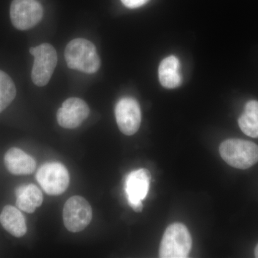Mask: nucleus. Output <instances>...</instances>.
<instances>
[{
	"instance_id": "12",
	"label": "nucleus",
	"mask_w": 258,
	"mask_h": 258,
	"mask_svg": "<svg viewBox=\"0 0 258 258\" xmlns=\"http://www.w3.org/2000/svg\"><path fill=\"white\" fill-rule=\"evenodd\" d=\"M15 195L17 207L27 213H34L43 202L42 191L32 184L20 186L15 191Z\"/></svg>"
},
{
	"instance_id": "6",
	"label": "nucleus",
	"mask_w": 258,
	"mask_h": 258,
	"mask_svg": "<svg viewBox=\"0 0 258 258\" xmlns=\"http://www.w3.org/2000/svg\"><path fill=\"white\" fill-rule=\"evenodd\" d=\"M62 217L68 230L79 232L91 223L93 217L92 208L83 197H72L64 204Z\"/></svg>"
},
{
	"instance_id": "7",
	"label": "nucleus",
	"mask_w": 258,
	"mask_h": 258,
	"mask_svg": "<svg viewBox=\"0 0 258 258\" xmlns=\"http://www.w3.org/2000/svg\"><path fill=\"white\" fill-rule=\"evenodd\" d=\"M43 8L37 0H13L10 6V18L15 28L26 30L41 21Z\"/></svg>"
},
{
	"instance_id": "8",
	"label": "nucleus",
	"mask_w": 258,
	"mask_h": 258,
	"mask_svg": "<svg viewBox=\"0 0 258 258\" xmlns=\"http://www.w3.org/2000/svg\"><path fill=\"white\" fill-rule=\"evenodd\" d=\"M115 119L119 130L126 136L138 132L142 122V113L138 101L132 97L120 98L115 108Z\"/></svg>"
},
{
	"instance_id": "13",
	"label": "nucleus",
	"mask_w": 258,
	"mask_h": 258,
	"mask_svg": "<svg viewBox=\"0 0 258 258\" xmlns=\"http://www.w3.org/2000/svg\"><path fill=\"white\" fill-rule=\"evenodd\" d=\"M0 223L12 235L22 237L26 234V222L20 209L6 205L0 214Z\"/></svg>"
},
{
	"instance_id": "18",
	"label": "nucleus",
	"mask_w": 258,
	"mask_h": 258,
	"mask_svg": "<svg viewBox=\"0 0 258 258\" xmlns=\"http://www.w3.org/2000/svg\"><path fill=\"white\" fill-rule=\"evenodd\" d=\"M254 255H255L256 257L258 258V244L256 246L255 249H254Z\"/></svg>"
},
{
	"instance_id": "9",
	"label": "nucleus",
	"mask_w": 258,
	"mask_h": 258,
	"mask_svg": "<svg viewBox=\"0 0 258 258\" xmlns=\"http://www.w3.org/2000/svg\"><path fill=\"white\" fill-rule=\"evenodd\" d=\"M152 176L147 169H140L131 172L125 181V190L129 205L136 212L143 210L142 200L147 197Z\"/></svg>"
},
{
	"instance_id": "3",
	"label": "nucleus",
	"mask_w": 258,
	"mask_h": 258,
	"mask_svg": "<svg viewBox=\"0 0 258 258\" xmlns=\"http://www.w3.org/2000/svg\"><path fill=\"white\" fill-rule=\"evenodd\" d=\"M192 245V240L186 226L174 223L166 228L159 249L161 258L188 257Z\"/></svg>"
},
{
	"instance_id": "17",
	"label": "nucleus",
	"mask_w": 258,
	"mask_h": 258,
	"mask_svg": "<svg viewBox=\"0 0 258 258\" xmlns=\"http://www.w3.org/2000/svg\"><path fill=\"white\" fill-rule=\"evenodd\" d=\"M123 5L130 9H136L147 4L149 0H120Z\"/></svg>"
},
{
	"instance_id": "15",
	"label": "nucleus",
	"mask_w": 258,
	"mask_h": 258,
	"mask_svg": "<svg viewBox=\"0 0 258 258\" xmlns=\"http://www.w3.org/2000/svg\"><path fill=\"white\" fill-rule=\"evenodd\" d=\"M239 126L246 135L258 138V101L246 103L243 113L238 119Z\"/></svg>"
},
{
	"instance_id": "4",
	"label": "nucleus",
	"mask_w": 258,
	"mask_h": 258,
	"mask_svg": "<svg viewBox=\"0 0 258 258\" xmlns=\"http://www.w3.org/2000/svg\"><path fill=\"white\" fill-rule=\"evenodd\" d=\"M30 53L34 57L31 77L32 82L39 87L46 86L49 83L57 62V52L49 43L30 49Z\"/></svg>"
},
{
	"instance_id": "2",
	"label": "nucleus",
	"mask_w": 258,
	"mask_h": 258,
	"mask_svg": "<svg viewBox=\"0 0 258 258\" xmlns=\"http://www.w3.org/2000/svg\"><path fill=\"white\" fill-rule=\"evenodd\" d=\"M219 151L222 159L236 169H248L258 161V146L249 141L227 139L220 144Z\"/></svg>"
},
{
	"instance_id": "16",
	"label": "nucleus",
	"mask_w": 258,
	"mask_h": 258,
	"mask_svg": "<svg viewBox=\"0 0 258 258\" xmlns=\"http://www.w3.org/2000/svg\"><path fill=\"white\" fill-rule=\"evenodd\" d=\"M16 87L11 78L0 70V113L14 101Z\"/></svg>"
},
{
	"instance_id": "11",
	"label": "nucleus",
	"mask_w": 258,
	"mask_h": 258,
	"mask_svg": "<svg viewBox=\"0 0 258 258\" xmlns=\"http://www.w3.org/2000/svg\"><path fill=\"white\" fill-rule=\"evenodd\" d=\"M5 165L14 175H28L36 169L35 159L18 148H11L5 154Z\"/></svg>"
},
{
	"instance_id": "10",
	"label": "nucleus",
	"mask_w": 258,
	"mask_h": 258,
	"mask_svg": "<svg viewBox=\"0 0 258 258\" xmlns=\"http://www.w3.org/2000/svg\"><path fill=\"white\" fill-rule=\"evenodd\" d=\"M89 113V107L83 100L70 98L63 102L57 112V123L64 128H76L82 124Z\"/></svg>"
},
{
	"instance_id": "5",
	"label": "nucleus",
	"mask_w": 258,
	"mask_h": 258,
	"mask_svg": "<svg viewBox=\"0 0 258 258\" xmlns=\"http://www.w3.org/2000/svg\"><path fill=\"white\" fill-rule=\"evenodd\" d=\"M36 179L45 193L60 195L69 187L70 175L64 165L57 162L46 163L37 171Z\"/></svg>"
},
{
	"instance_id": "14",
	"label": "nucleus",
	"mask_w": 258,
	"mask_h": 258,
	"mask_svg": "<svg viewBox=\"0 0 258 258\" xmlns=\"http://www.w3.org/2000/svg\"><path fill=\"white\" fill-rule=\"evenodd\" d=\"M179 69V60L175 56H169L161 61L159 68V78L163 87L169 89L179 87L182 83Z\"/></svg>"
},
{
	"instance_id": "1",
	"label": "nucleus",
	"mask_w": 258,
	"mask_h": 258,
	"mask_svg": "<svg viewBox=\"0 0 258 258\" xmlns=\"http://www.w3.org/2000/svg\"><path fill=\"white\" fill-rule=\"evenodd\" d=\"M64 58L69 69L85 74H95L101 67V59L96 46L86 39L71 40L64 50Z\"/></svg>"
}]
</instances>
